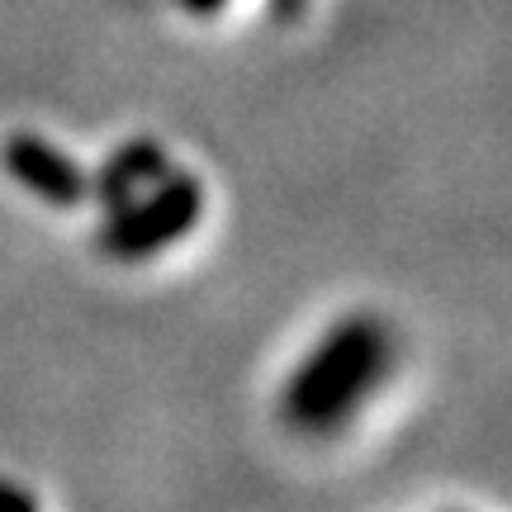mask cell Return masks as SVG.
Here are the masks:
<instances>
[{"label":"cell","mask_w":512,"mask_h":512,"mask_svg":"<svg viewBox=\"0 0 512 512\" xmlns=\"http://www.w3.org/2000/svg\"><path fill=\"white\" fill-rule=\"evenodd\" d=\"M271 5H275V15L280 19H294L299 10H304V0H271Z\"/></svg>","instance_id":"obj_7"},{"label":"cell","mask_w":512,"mask_h":512,"mask_svg":"<svg viewBox=\"0 0 512 512\" xmlns=\"http://www.w3.org/2000/svg\"><path fill=\"white\" fill-rule=\"evenodd\" d=\"M384 361H389V337H384L380 323L375 318H347L342 328H332L318 342V351L294 375L290 394H285L290 422L304 432H332L375 389Z\"/></svg>","instance_id":"obj_1"},{"label":"cell","mask_w":512,"mask_h":512,"mask_svg":"<svg viewBox=\"0 0 512 512\" xmlns=\"http://www.w3.org/2000/svg\"><path fill=\"white\" fill-rule=\"evenodd\" d=\"M166 176V157L157 143H128L119 147L110 157V166L100 171V181H95V195L119 209V204L133 200V190H143L147 181H162Z\"/></svg>","instance_id":"obj_4"},{"label":"cell","mask_w":512,"mask_h":512,"mask_svg":"<svg viewBox=\"0 0 512 512\" xmlns=\"http://www.w3.org/2000/svg\"><path fill=\"white\" fill-rule=\"evenodd\" d=\"M204 209V190L195 176L185 171H166L162 185L147 195V200H128L119 204L105 223V252L138 261V256L162 252L166 242L185 238Z\"/></svg>","instance_id":"obj_2"},{"label":"cell","mask_w":512,"mask_h":512,"mask_svg":"<svg viewBox=\"0 0 512 512\" xmlns=\"http://www.w3.org/2000/svg\"><path fill=\"white\" fill-rule=\"evenodd\" d=\"M5 171L24 181L43 204H57V209H72V204L86 200V176L72 157H62L53 143H43L34 133H10L5 138V152H0Z\"/></svg>","instance_id":"obj_3"},{"label":"cell","mask_w":512,"mask_h":512,"mask_svg":"<svg viewBox=\"0 0 512 512\" xmlns=\"http://www.w3.org/2000/svg\"><path fill=\"white\" fill-rule=\"evenodd\" d=\"M190 15H214V10H223V0H181Z\"/></svg>","instance_id":"obj_6"},{"label":"cell","mask_w":512,"mask_h":512,"mask_svg":"<svg viewBox=\"0 0 512 512\" xmlns=\"http://www.w3.org/2000/svg\"><path fill=\"white\" fill-rule=\"evenodd\" d=\"M0 512H38V508L19 484H5V479H0Z\"/></svg>","instance_id":"obj_5"}]
</instances>
